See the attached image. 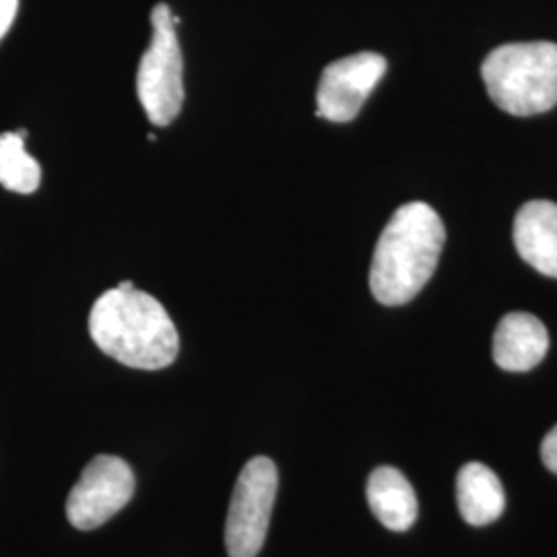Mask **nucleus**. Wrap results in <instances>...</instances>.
Listing matches in <instances>:
<instances>
[{
    "label": "nucleus",
    "mask_w": 557,
    "mask_h": 557,
    "mask_svg": "<svg viewBox=\"0 0 557 557\" xmlns=\"http://www.w3.org/2000/svg\"><path fill=\"white\" fill-rule=\"evenodd\" d=\"M446 230L425 202H407L380 234L370 289L384 306H403L418 296L438 267Z\"/></svg>",
    "instance_id": "f03ea898"
},
{
    "label": "nucleus",
    "mask_w": 557,
    "mask_h": 557,
    "mask_svg": "<svg viewBox=\"0 0 557 557\" xmlns=\"http://www.w3.org/2000/svg\"><path fill=\"white\" fill-rule=\"evenodd\" d=\"M386 59L376 52H359L331 62L319 83L317 116L331 122H351L386 73Z\"/></svg>",
    "instance_id": "0eeeda50"
},
{
    "label": "nucleus",
    "mask_w": 557,
    "mask_h": 557,
    "mask_svg": "<svg viewBox=\"0 0 557 557\" xmlns=\"http://www.w3.org/2000/svg\"><path fill=\"white\" fill-rule=\"evenodd\" d=\"M515 246L524 262L541 275L557 278V205L531 200L515 220Z\"/></svg>",
    "instance_id": "6e6552de"
},
{
    "label": "nucleus",
    "mask_w": 557,
    "mask_h": 557,
    "mask_svg": "<svg viewBox=\"0 0 557 557\" xmlns=\"http://www.w3.org/2000/svg\"><path fill=\"white\" fill-rule=\"evenodd\" d=\"M277 467L271 458H250L239 471L225 522L230 557H257L264 545L277 498Z\"/></svg>",
    "instance_id": "39448f33"
},
{
    "label": "nucleus",
    "mask_w": 557,
    "mask_h": 557,
    "mask_svg": "<svg viewBox=\"0 0 557 557\" xmlns=\"http://www.w3.org/2000/svg\"><path fill=\"white\" fill-rule=\"evenodd\" d=\"M490 98L512 116H535L557 106V44L518 41L492 50L481 64Z\"/></svg>",
    "instance_id": "7ed1b4c3"
},
{
    "label": "nucleus",
    "mask_w": 557,
    "mask_h": 557,
    "mask_svg": "<svg viewBox=\"0 0 557 557\" xmlns=\"http://www.w3.org/2000/svg\"><path fill=\"white\" fill-rule=\"evenodd\" d=\"M457 504L467 524H492L506 508L504 485L483 462H467L457 475Z\"/></svg>",
    "instance_id": "9b49d317"
},
{
    "label": "nucleus",
    "mask_w": 557,
    "mask_h": 557,
    "mask_svg": "<svg viewBox=\"0 0 557 557\" xmlns=\"http://www.w3.org/2000/svg\"><path fill=\"white\" fill-rule=\"evenodd\" d=\"M135 494V473L128 462L112 455L91 458L83 469L66 499V518L81 529L91 531L108 522Z\"/></svg>",
    "instance_id": "423d86ee"
},
{
    "label": "nucleus",
    "mask_w": 557,
    "mask_h": 557,
    "mask_svg": "<svg viewBox=\"0 0 557 557\" xmlns=\"http://www.w3.org/2000/svg\"><path fill=\"white\" fill-rule=\"evenodd\" d=\"M153 38L140 57L137 96L151 124L168 126L178 119L184 106V60L180 50L176 23L168 4L151 11Z\"/></svg>",
    "instance_id": "20e7f679"
},
{
    "label": "nucleus",
    "mask_w": 557,
    "mask_h": 557,
    "mask_svg": "<svg viewBox=\"0 0 557 557\" xmlns=\"http://www.w3.org/2000/svg\"><path fill=\"white\" fill-rule=\"evenodd\" d=\"M366 496L372 515L388 531H409L419 515L418 496L409 479L395 467H379L368 479Z\"/></svg>",
    "instance_id": "9d476101"
},
{
    "label": "nucleus",
    "mask_w": 557,
    "mask_h": 557,
    "mask_svg": "<svg viewBox=\"0 0 557 557\" xmlns=\"http://www.w3.org/2000/svg\"><path fill=\"white\" fill-rule=\"evenodd\" d=\"M27 131L20 128L17 133L0 135V184L7 190L32 195L38 190L41 182V168L25 151Z\"/></svg>",
    "instance_id": "f8f14e48"
},
{
    "label": "nucleus",
    "mask_w": 557,
    "mask_h": 557,
    "mask_svg": "<svg viewBox=\"0 0 557 557\" xmlns=\"http://www.w3.org/2000/svg\"><path fill=\"white\" fill-rule=\"evenodd\" d=\"M89 335L106 356L137 370H163L180 351L174 320L140 289H108L89 314Z\"/></svg>",
    "instance_id": "f257e3e1"
},
{
    "label": "nucleus",
    "mask_w": 557,
    "mask_h": 557,
    "mask_svg": "<svg viewBox=\"0 0 557 557\" xmlns=\"http://www.w3.org/2000/svg\"><path fill=\"white\" fill-rule=\"evenodd\" d=\"M549 349L545 324L527 312H510L499 320L494 335V359L502 370L529 372Z\"/></svg>",
    "instance_id": "1a4fd4ad"
},
{
    "label": "nucleus",
    "mask_w": 557,
    "mask_h": 557,
    "mask_svg": "<svg viewBox=\"0 0 557 557\" xmlns=\"http://www.w3.org/2000/svg\"><path fill=\"white\" fill-rule=\"evenodd\" d=\"M541 458H543L545 467L557 475V425L541 442Z\"/></svg>",
    "instance_id": "ddd939ff"
},
{
    "label": "nucleus",
    "mask_w": 557,
    "mask_h": 557,
    "mask_svg": "<svg viewBox=\"0 0 557 557\" xmlns=\"http://www.w3.org/2000/svg\"><path fill=\"white\" fill-rule=\"evenodd\" d=\"M119 287H120V289H133V287H135V285H133V283H131V281H120Z\"/></svg>",
    "instance_id": "2eb2a0df"
},
{
    "label": "nucleus",
    "mask_w": 557,
    "mask_h": 557,
    "mask_svg": "<svg viewBox=\"0 0 557 557\" xmlns=\"http://www.w3.org/2000/svg\"><path fill=\"white\" fill-rule=\"evenodd\" d=\"M20 0H0V40L9 34L13 21L17 17Z\"/></svg>",
    "instance_id": "4468645a"
}]
</instances>
